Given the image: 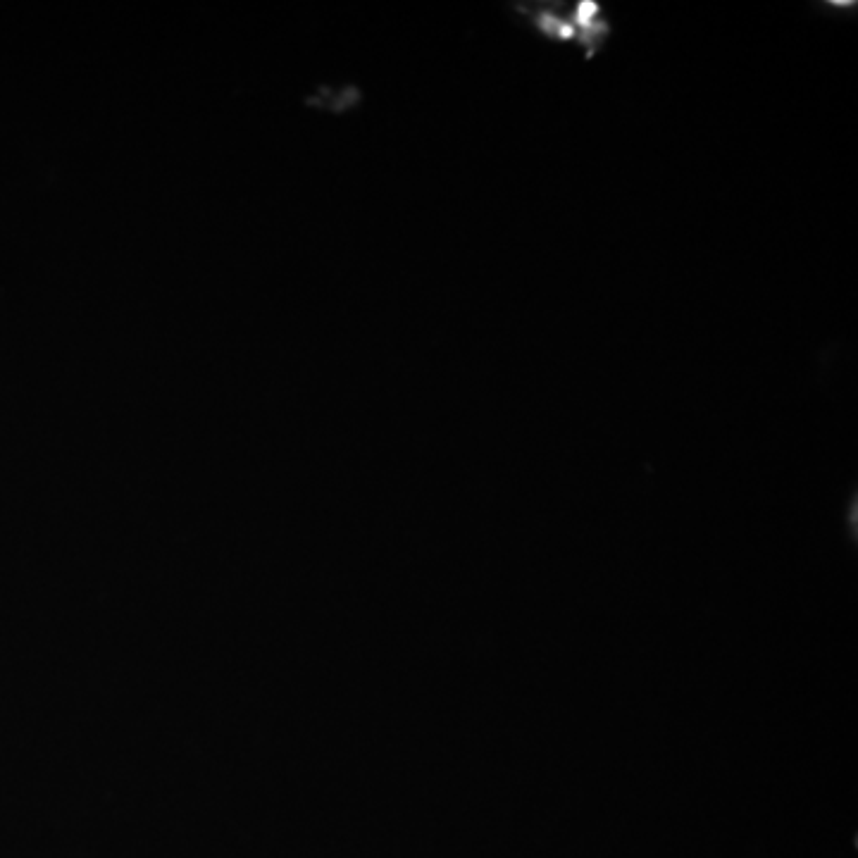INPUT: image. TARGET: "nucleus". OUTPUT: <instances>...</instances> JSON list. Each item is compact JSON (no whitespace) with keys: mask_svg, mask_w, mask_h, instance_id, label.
I'll use <instances>...</instances> for the list:
<instances>
[{"mask_svg":"<svg viewBox=\"0 0 858 858\" xmlns=\"http://www.w3.org/2000/svg\"><path fill=\"white\" fill-rule=\"evenodd\" d=\"M520 12H525V15L530 17L534 31L546 36V39L565 41V43H570V41L580 43L575 22H572V12L561 10V3L558 5H539L537 10H520Z\"/></svg>","mask_w":858,"mask_h":858,"instance_id":"nucleus-1","label":"nucleus"}]
</instances>
